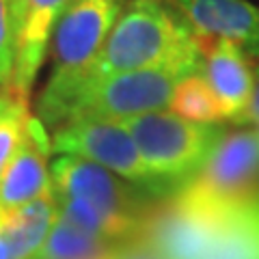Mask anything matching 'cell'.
<instances>
[{
  "label": "cell",
  "mask_w": 259,
  "mask_h": 259,
  "mask_svg": "<svg viewBox=\"0 0 259 259\" xmlns=\"http://www.w3.org/2000/svg\"><path fill=\"white\" fill-rule=\"evenodd\" d=\"M201 67L203 59H197L89 80L50 106L39 108L37 117L48 130H54L71 121H127L166 110L175 87L186 76L199 74Z\"/></svg>",
  "instance_id": "obj_3"
},
{
  "label": "cell",
  "mask_w": 259,
  "mask_h": 259,
  "mask_svg": "<svg viewBox=\"0 0 259 259\" xmlns=\"http://www.w3.org/2000/svg\"><path fill=\"white\" fill-rule=\"evenodd\" d=\"M50 143L59 156L91 160L139 188L160 192L156 177L145 166L132 134L121 121H71L52 130Z\"/></svg>",
  "instance_id": "obj_8"
},
{
  "label": "cell",
  "mask_w": 259,
  "mask_h": 259,
  "mask_svg": "<svg viewBox=\"0 0 259 259\" xmlns=\"http://www.w3.org/2000/svg\"><path fill=\"white\" fill-rule=\"evenodd\" d=\"M117 259H166V257L153 244V240L143 231L141 236H136L121 244Z\"/></svg>",
  "instance_id": "obj_18"
},
{
  "label": "cell",
  "mask_w": 259,
  "mask_h": 259,
  "mask_svg": "<svg viewBox=\"0 0 259 259\" xmlns=\"http://www.w3.org/2000/svg\"><path fill=\"white\" fill-rule=\"evenodd\" d=\"M145 233L166 259H259V192L223 212L171 205Z\"/></svg>",
  "instance_id": "obj_4"
},
{
  "label": "cell",
  "mask_w": 259,
  "mask_h": 259,
  "mask_svg": "<svg viewBox=\"0 0 259 259\" xmlns=\"http://www.w3.org/2000/svg\"><path fill=\"white\" fill-rule=\"evenodd\" d=\"M197 59H203L199 37L175 0H127L89 69L63 93L39 97L37 110L89 80Z\"/></svg>",
  "instance_id": "obj_1"
},
{
  "label": "cell",
  "mask_w": 259,
  "mask_h": 259,
  "mask_svg": "<svg viewBox=\"0 0 259 259\" xmlns=\"http://www.w3.org/2000/svg\"><path fill=\"white\" fill-rule=\"evenodd\" d=\"M71 0H26L18 44H15V67L11 87L30 95L32 82L46 61L52 30Z\"/></svg>",
  "instance_id": "obj_12"
},
{
  "label": "cell",
  "mask_w": 259,
  "mask_h": 259,
  "mask_svg": "<svg viewBox=\"0 0 259 259\" xmlns=\"http://www.w3.org/2000/svg\"><path fill=\"white\" fill-rule=\"evenodd\" d=\"M168 110L180 115L182 119L194 121V123H221L225 119V110L218 102L212 87L207 84L203 74L186 76L175 87L171 95Z\"/></svg>",
  "instance_id": "obj_15"
},
{
  "label": "cell",
  "mask_w": 259,
  "mask_h": 259,
  "mask_svg": "<svg viewBox=\"0 0 259 259\" xmlns=\"http://www.w3.org/2000/svg\"><path fill=\"white\" fill-rule=\"evenodd\" d=\"M119 248V242L97 238L59 214L35 255L39 259H117Z\"/></svg>",
  "instance_id": "obj_14"
},
{
  "label": "cell",
  "mask_w": 259,
  "mask_h": 259,
  "mask_svg": "<svg viewBox=\"0 0 259 259\" xmlns=\"http://www.w3.org/2000/svg\"><path fill=\"white\" fill-rule=\"evenodd\" d=\"M132 134L145 166L160 186L184 188L227 134L221 123H194L171 110H156L121 121Z\"/></svg>",
  "instance_id": "obj_5"
},
{
  "label": "cell",
  "mask_w": 259,
  "mask_h": 259,
  "mask_svg": "<svg viewBox=\"0 0 259 259\" xmlns=\"http://www.w3.org/2000/svg\"><path fill=\"white\" fill-rule=\"evenodd\" d=\"M59 216L54 192L30 203L0 212V231L9 246L11 259H28L39 250Z\"/></svg>",
  "instance_id": "obj_13"
},
{
  "label": "cell",
  "mask_w": 259,
  "mask_h": 259,
  "mask_svg": "<svg viewBox=\"0 0 259 259\" xmlns=\"http://www.w3.org/2000/svg\"><path fill=\"white\" fill-rule=\"evenodd\" d=\"M259 192V127L225 134L203 168L173 203L192 212H223Z\"/></svg>",
  "instance_id": "obj_6"
},
{
  "label": "cell",
  "mask_w": 259,
  "mask_h": 259,
  "mask_svg": "<svg viewBox=\"0 0 259 259\" xmlns=\"http://www.w3.org/2000/svg\"><path fill=\"white\" fill-rule=\"evenodd\" d=\"M50 175L59 214L80 229L119 244L147 229L153 212L136 192L139 186L108 168L78 156H59Z\"/></svg>",
  "instance_id": "obj_2"
},
{
  "label": "cell",
  "mask_w": 259,
  "mask_h": 259,
  "mask_svg": "<svg viewBox=\"0 0 259 259\" xmlns=\"http://www.w3.org/2000/svg\"><path fill=\"white\" fill-rule=\"evenodd\" d=\"M15 67V30L11 0H0V89L11 87Z\"/></svg>",
  "instance_id": "obj_17"
},
{
  "label": "cell",
  "mask_w": 259,
  "mask_h": 259,
  "mask_svg": "<svg viewBox=\"0 0 259 259\" xmlns=\"http://www.w3.org/2000/svg\"><path fill=\"white\" fill-rule=\"evenodd\" d=\"M32 115L30 95L13 87L0 89V173L20 149Z\"/></svg>",
  "instance_id": "obj_16"
},
{
  "label": "cell",
  "mask_w": 259,
  "mask_h": 259,
  "mask_svg": "<svg viewBox=\"0 0 259 259\" xmlns=\"http://www.w3.org/2000/svg\"><path fill=\"white\" fill-rule=\"evenodd\" d=\"M0 259H11V253H9V246L3 238V231H0Z\"/></svg>",
  "instance_id": "obj_21"
},
{
  "label": "cell",
  "mask_w": 259,
  "mask_h": 259,
  "mask_svg": "<svg viewBox=\"0 0 259 259\" xmlns=\"http://www.w3.org/2000/svg\"><path fill=\"white\" fill-rule=\"evenodd\" d=\"M28 259H39V257H37V255H32V257H28Z\"/></svg>",
  "instance_id": "obj_22"
},
{
  "label": "cell",
  "mask_w": 259,
  "mask_h": 259,
  "mask_svg": "<svg viewBox=\"0 0 259 259\" xmlns=\"http://www.w3.org/2000/svg\"><path fill=\"white\" fill-rule=\"evenodd\" d=\"M123 0H71L50 37L52 74L39 97L63 93L89 69L115 26Z\"/></svg>",
  "instance_id": "obj_7"
},
{
  "label": "cell",
  "mask_w": 259,
  "mask_h": 259,
  "mask_svg": "<svg viewBox=\"0 0 259 259\" xmlns=\"http://www.w3.org/2000/svg\"><path fill=\"white\" fill-rule=\"evenodd\" d=\"M26 15V0H11V20H13V30H15V44H18V35Z\"/></svg>",
  "instance_id": "obj_20"
},
{
  "label": "cell",
  "mask_w": 259,
  "mask_h": 259,
  "mask_svg": "<svg viewBox=\"0 0 259 259\" xmlns=\"http://www.w3.org/2000/svg\"><path fill=\"white\" fill-rule=\"evenodd\" d=\"M203 52L201 74L216 93L225 110V119H236L246 110L255 91V78L246 54L229 39L199 37Z\"/></svg>",
  "instance_id": "obj_11"
},
{
  "label": "cell",
  "mask_w": 259,
  "mask_h": 259,
  "mask_svg": "<svg viewBox=\"0 0 259 259\" xmlns=\"http://www.w3.org/2000/svg\"><path fill=\"white\" fill-rule=\"evenodd\" d=\"M236 123H242V125H255L259 127V69H257V80H255V91H253V97H250V104L246 106V110L242 112L240 117L233 119Z\"/></svg>",
  "instance_id": "obj_19"
},
{
  "label": "cell",
  "mask_w": 259,
  "mask_h": 259,
  "mask_svg": "<svg viewBox=\"0 0 259 259\" xmlns=\"http://www.w3.org/2000/svg\"><path fill=\"white\" fill-rule=\"evenodd\" d=\"M197 37L229 39L259 59V5L250 0H175Z\"/></svg>",
  "instance_id": "obj_10"
},
{
  "label": "cell",
  "mask_w": 259,
  "mask_h": 259,
  "mask_svg": "<svg viewBox=\"0 0 259 259\" xmlns=\"http://www.w3.org/2000/svg\"><path fill=\"white\" fill-rule=\"evenodd\" d=\"M50 153V132L41 119L32 115L20 149L0 173V212L22 207L52 192Z\"/></svg>",
  "instance_id": "obj_9"
}]
</instances>
